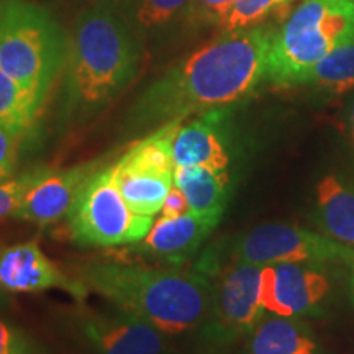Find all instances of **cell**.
Listing matches in <instances>:
<instances>
[{"instance_id": "cell-1", "label": "cell", "mask_w": 354, "mask_h": 354, "mask_svg": "<svg viewBox=\"0 0 354 354\" xmlns=\"http://www.w3.org/2000/svg\"><path fill=\"white\" fill-rule=\"evenodd\" d=\"M274 30L221 32L145 88L128 113L133 130H148L221 110L245 99L266 77Z\"/></svg>"}, {"instance_id": "cell-2", "label": "cell", "mask_w": 354, "mask_h": 354, "mask_svg": "<svg viewBox=\"0 0 354 354\" xmlns=\"http://www.w3.org/2000/svg\"><path fill=\"white\" fill-rule=\"evenodd\" d=\"M77 279L115 307L151 323L165 335H180L207 322L212 279L202 272L87 261Z\"/></svg>"}, {"instance_id": "cell-3", "label": "cell", "mask_w": 354, "mask_h": 354, "mask_svg": "<svg viewBox=\"0 0 354 354\" xmlns=\"http://www.w3.org/2000/svg\"><path fill=\"white\" fill-rule=\"evenodd\" d=\"M140 44L110 2L79 13L64 66V113L84 120L105 109L136 76Z\"/></svg>"}, {"instance_id": "cell-4", "label": "cell", "mask_w": 354, "mask_h": 354, "mask_svg": "<svg viewBox=\"0 0 354 354\" xmlns=\"http://www.w3.org/2000/svg\"><path fill=\"white\" fill-rule=\"evenodd\" d=\"M69 38L46 8L26 0L0 6V69L46 104L64 71Z\"/></svg>"}, {"instance_id": "cell-5", "label": "cell", "mask_w": 354, "mask_h": 354, "mask_svg": "<svg viewBox=\"0 0 354 354\" xmlns=\"http://www.w3.org/2000/svg\"><path fill=\"white\" fill-rule=\"evenodd\" d=\"M351 37L354 0H304L274 30L266 79L281 87L304 84L322 57Z\"/></svg>"}, {"instance_id": "cell-6", "label": "cell", "mask_w": 354, "mask_h": 354, "mask_svg": "<svg viewBox=\"0 0 354 354\" xmlns=\"http://www.w3.org/2000/svg\"><path fill=\"white\" fill-rule=\"evenodd\" d=\"M73 240L82 246H122L140 243L153 227V216L135 214L123 198L113 165L88 176L68 214Z\"/></svg>"}, {"instance_id": "cell-7", "label": "cell", "mask_w": 354, "mask_h": 354, "mask_svg": "<svg viewBox=\"0 0 354 354\" xmlns=\"http://www.w3.org/2000/svg\"><path fill=\"white\" fill-rule=\"evenodd\" d=\"M233 258L256 266L276 263L354 264V248L328 234L310 232L289 223L259 225L238 238Z\"/></svg>"}, {"instance_id": "cell-8", "label": "cell", "mask_w": 354, "mask_h": 354, "mask_svg": "<svg viewBox=\"0 0 354 354\" xmlns=\"http://www.w3.org/2000/svg\"><path fill=\"white\" fill-rule=\"evenodd\" d=\"M263 266L234 259L212 279V307L205 322L210 342L225 344L250 335L263 320L261 302Z\"/></svg>"}, {"instance_id": "cell-9", "label": "cell", "mask_w": 354, "mask_h": 354, "mask_svg": "<svg viewBox=\"0 0 354 354\" xmlns=\"http://www.w3.org/2000/svg\"><path fill=\"white\" fill-rule=\"evenodd\" d=\"M328 290L330 279L322 264L276 263L261 271V302L274 315L300 318L313 313Z\"/></svg>"}, {"instance_id": "cell-10", "label": "cell", "mask_w": 354, "mask_h": 354, "mask_svg": "<svg viewBox=\"0 0 354 354\" xmlns=\"http://www.w3.org/2000/svg\"><path fill=\"white\" fill-rule=\"evenodd\" d=\"M79 333L92 354H169L166 335L151 323L117 308L86 312L79 317Z\"/></svg>"}, {"instance_id": "cell-11", "label": "cell", "mask_w": 354, "mask_h": 354, "mask_svg": "<svg viewBox=\"0 0 354 354\" xmlns=\"http://www.w3.org/2000/svg\"><path fill=\"white\" fill-rule=\"evenodd\" d=\"M0 284L8 294H39L50 289H63L82 300L87 287L76 277H69L51 261L38 241L3 246L0 254Z\"/></svg>"}, {"instance_id": "cell-12", "label": "cell", "mask_w": 354, "mask_h": 354, "mask_svg": "<svg viewBox=\"0 0 354 354\" xmlns=\"http://www.w3.org/2000/svg\"><path fill=\"white\" fill-rule=\"evenodd\" d=\"M99 167V161L68 169L43 167L41 174L26 190L24 201L15 212V218L46 227L68 216L84 183Z\"/></svg>"}, {"instance_id": "cell-13", "label": "cell", "mask_w": 354, "mask_h": 354, "mask_svg": "<svg viewBox=\"0 0 354 354\" xmlns=\"http://www.w3.org/2000/svg\"><path fill=\"white\" fill-rule=\"evenodd\" d=\"M223 215H207L187 212L179 216H161L149 233L136 243L140 253L159 256L179 263L196 254L198 246L214 232Z\"/></svg>"}, {"instance_id": "cell-14", "label": "cell", "mask_w": 354, "mask_h": 354, "mask_svg": "<svg viewBox=\"0 0 354 354\" xmlns=\"http://www.w3.org/2000/svg\"><path fill=\"white\" fill-rule=\"evenodd\" d=\"M218 118V110H215L177 125L172 136V159L176 167L227 169L230 153L220 131Z\"/></svg>"}, {"instance_id": "cell-15", "label": "cell", "mask_w": 354, "mask_h": 354, "mask_svg": "<svg viewBox=\"0 0 354 354\" xmlns=\"http://www.w3.org/2000/svg\"><path fill=\"white\" fill-rule=\"evenodd\" d=\"M248 354H318V343L307 323L297 317H263L250 333Z\"/></svg>"}, {"instance_id": "cell-16", "label": "cell", "mask_w": 354, "mask_h": 354, "mask_svg": "<svg viewBox=\"0 0 354 354\" xmlns=\"http://www.w3.org/2000/svg\"><path fill=\"white\" fill-rule=\"evenodd\" d=\"M174 185L184 194L192 212L223 215L230 198V176L227 169L176 167Z\"/></svg>"}, {"instance_id": "cell-17", "label": "cell", "mask_w": 354, "mask_h": 354, "mask_svg": "<svg viewBox=\"0 0 354 354\" xmlns=\"http://www.w3.org/2000/svg\"><path fill=\"white\" fill-rule=\"evenodd\" d=\"M115 179L128 207L138 215L154 216L162 210L167 194L174 185V174L113 165Z\"/></svg>"}, {"instance_id": "cell-18", "label": "cell", "mask_w": 354, "mask_h": 354, "mask_svg": "<svg viewBox=\"0 0 354 354\" xmlns=\"http://www.w3.org/2000/svg\"><path fill=\"white\" fill-rule=\"evenodd\" d=\"M318 214L328 236L354 248V187L336 176H326L317 185Z\"/></svg>"}, {"instance_id": "cell-19", "label": "cell", "mask_w": 354, "mask_h": 354, "mask_svg": "<svg viewBox=\"0 0 354 354\" xmlns=\"http://www.w3.org/2000/svg\"><path fill=\"white\" fill-rule=\"evenodd\" d=\"M304 84L323 87L335 94L354 88V37L333 48L313 66Z\"/></svg>"}, {"instance_id": "cell-20", "label": "cell", "mask_w": 354, "mask_h": 354, "mask_svg": "<svg viewBox=\"0 0 354 354\" xmlns=\"http://www.w3.org/2000/svg\"><path fill=\"white\" fill-rule=\"evenodd\" d=\"M43 102L0 69V125L28 128L37 122Z\"/></svg>"}, {"instance_id": "cell-21", "label": "cell", "mask_w": 354, "mask_h": 354, "mask_svg": "<svg viewBox=\"0 0 354 354\" xmlns=\"http://www.w3.org/2000/svg\"><path fill=\"white\" fill-rule=\"evenodd\" d=\"M287 2L290 0H238L215 26H218L220 32L258 26L269 13Z\"/></svg>"}, {"instance_id": "cell-22", "label": "cell", "mask_w": 354, "mask_h": 354, "mask_svg": "<svg viewBox=\"0 0 354 354\" xmlns=\"http://www.w3.org/2000/svg\"><path fill=\"white\" fill-rule=\"evenodd\" d=\"M189 2L190 0H141L136 8V21L145 30L162 26L180 12L185 13Z\"/></svg>"}, {"instance_id": "cell-23", "label": "cell", "mask_w": 354, "mask_h": 354, "mask_svg": "<svg viewBox=\"0 0 354 354\" xmlns=\"http://www.w3.org/2000/svg\"><path fill=\"white\" fill-rule=\"evenodd\" d=\"M41 171L43 167H33V169H28L0 183V223L7 220L8 216H15V212L24 201L26 190L41 174Z\"/></svg>"}, {"instance_id": "cell-24", "label": "cell", "mask_w": 354, "mask_h": 354, "mask_svg": "<svg viewBox=\"0 0 354 354\" xmlns=\"http://www.w3.org/2000/svg\"><path fill=\"white\" fill-rule=\"evenodd\" d=\"M25 133L26 130L21 128L0 125V183L15 174Z\"/></svg>"}, {"instance_id": "cell-25", "label": "cell", "mask_w": 354, "mask_h": 354, "mask_svg": "<svg viewBox=\"0 0 354 354\" xmlns=\"http://www.w3.org/2000/svg\"><path fill=\"white\" fill-rule=\"evenodd\" d=\"M238 0H190L185 17L194 25H216Z\"/></svg>"}, {"instance_id": "cell-26", "label": "cell", "mask_w": 354, "mask_h": 354, "mask_svg": "<svg viewBox=\"0 0 354 354\" xmlns=\"http://www.w3.org/2000/svg\"><path fill=\"white\" fill-rule=\"evenodd\" d=\"M0 354H44L37 343L12 323L0 318Z\"/></svg>"}, {"instance_id": "cell-27", "label": "cell", "mask_w": 354, "mask_h": 354, "mask_svg": "<svg viewBox=\"0 0 354 354\" xmlns=\"http://www.w3.org/2000/svg\"><path fill=\"white\" fill-rule=\"evenodd\" d=\"M190 212L189 203L185 201L184 194L180 192L179 187L172 185L169 194H167L165 205H162V216H179Z\"/></svg>"}, {"instance_id": "cell-28", "label": "cell", "mask_w": 354, "mask_h": 354, "mask_svg": "<svg viewBox=\"0 0 354 354\" xmlns=\"http://www.w3.org/2000/svg\"><path fill=\"white\" fill-rule=\"evenodd\" d=\"M2 250H3V246L0 245V254H2ZM8 304H10V294L6 292V289H3L2 284H0V312L7 310Z\"/></svg>"}, {"instance_id": "cell-29", "label": "cell", "mask_w": 354, "mask_h": 354, "mask_svg": "<svg viewBox=\"0 0 354 354\" xmlns=\"http://www.w3.org/2000/svg\"><path fill=\"white\" fill-rule=\"evenodd\" d=\"M349 123H351V136H353V143H354V100H353L351 110H349Z\"/></svg>"}, {"instance_id": "cell-30", "label": "cell", "mask_w": 354, "mask_h": 354, "mask_svg": "<svg viewBox=\"0 0 354 354\" xmlns=\"http://www.w3.org/2000/svg\"><path fill=\"white\" fill-rule=\"evenodd\" d=\"M107 2H123V0H107Z\"/></svg>"}, {"instance_id": "cell-31", "label": "cell", "mask_w": 354, "mask_h": 354, "mask_svg": "<svg viewBox=\"0 0 354 354\" xmlns=\"http://www.w3.org/2000/svg\"><path fill=\"white\" fill-rule=\"evenodd\" d=\"M3 2H7V0H0V6H2V3H3Z\"/></svg>"}]
</instances>
